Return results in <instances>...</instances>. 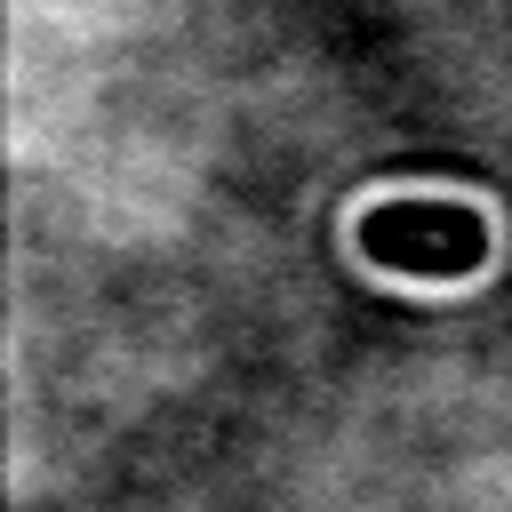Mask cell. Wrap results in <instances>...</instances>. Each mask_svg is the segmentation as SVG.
<instances>
[{
    "instance_id": "6da1fadb",
    "label": "cell",
    "mask_w": 512,
    "mask_h": 512,
    "mask_svg": "<svg viewBox=\"0 0 512 512\" xmlns=\"http://www.w3.org/2000/svg\"><path fill=\"white\" fill-rule=\"evenodd\" d=\"M360 248L384 272L408 280H448V272H480L488 264V224L456 200H392L360 216Z\"/></svg>"
}]
</instances>
